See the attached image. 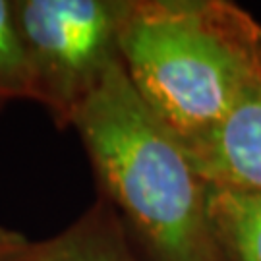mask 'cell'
<instances>
[{
  "instance_id": "obj_4",
  "label": "cell",
  "mask_w": 261,
  "mask_h": 261,
  "mask_svg": "<svg viewBox=\"0 0 261 261\" xmlns=\"http://www.w3.org/2000/svg\"><path fill=\"white\" fill-rule=\"evenodd\" d=\"M184 147L207 184L261 190V87L217 128Z\"/></svg>"
},
{
  "instance_id": "obj_6",
  "label": "cell",
  "mask_w": 261,
  "mask_h": 261,
  "mask_svg": "<svg viewBox=\"0 0 261 261\" xmlns=\"http://www.w3.org/2000/svg\"><path fill=\"white\" fill-rule=\"evenodd\" d=\"M207 213L221 261H261V190L207 184Z\"/></svg>"
},
{
  "instance_id": "obj_3",
  "label": "cell",
  "mask_w": 261,
  "mask_h": 261,
  "mask_svg": "<svg viewBox=\"0 0 261 261\" xmlns=\"http://www.w3.org/2000/svg\"><path fill=\"white\" fill-rule=\"evenodd\" d=\"M128 0H12V16L28 62L33 103L58 130L122 62L120 29Z\"/></svg>"
},
{
  "instance_id": "obj_1",
  "label": "cell",
  "mask_w": 261,
  "mask_h": 261,
  "mask_svg": "<svg viewBox=\"0 0 261 261\" xmlns=\"http://www.w3.org/2000/svg\"><path fill=\"white\" fill-rule=\"evenodd\" d=\"M99 194L120 215L141 261H221L207 213V182L186 147L143 103L118 64L72 126Z\"/></svg>"
},
{
  "instance_id": "obj_7",
  "label": "cell",
  "mask_w": 261,
  "mask_h": 261,
  "mask_svg": "<svg viewBox=\"0 0 261 261\" xmlns=\"http://www.w3.org/2000/svg\"><path fill=\"white\" fill-rule=\"evenodd\" d=\"M18 101H33L23 48L12 16V0H0V112Z\"/></svg>"
},
{
  "instance_id": "obj_5",
  "label": "cell",
  "mask_w": 261,
  "mask_h": 261,
  "mask_svg": "<svg viewBox=\"0 0 261 261\" xmlns=\"http://www.w3.org/2000/svg\"><path fill=\"white\" fill-rule=\"evenodd\" d=\"M0 261H141L120 215L105 196L60 232L28 240Z\"/></svg>"
},
{
  "instance_id": "obj_8",
  "label": "cell",
  "mask_w": 261,
  "mask_h": 261,
  "mask_svg": "<svg viewBox=\"0 0 261 261\" xmlns=\"http://www.w3.org/2000/svg\"><path fill=\"white\" fill-rule=\"evenodd\" d=\"M25 242H28V238L21 232L0 224V257H4V255L12 253L14 250H18L19 246H23Z\"/></svg>"
},
{
  "instance_id": "obj_2",
  "label": "cell",
  "mask_w": 261,
  "mask_h": 261,
  "mask_svg": "<svg viewBox=\"0 0 261 261\" xmlns=\"http://www.w3.org/2000/svg\"><path fill=\"white\" fill-rule=\"evenodd\" d=\"M120 56L143 103L186 145L261 87V23L226 0H128Z\"/></svg>"
}]
</instances>
